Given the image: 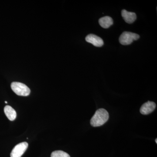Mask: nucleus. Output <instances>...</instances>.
<instances>
[{
  "mask_svg": "<svg viewBox=\"0 0 157 157\" xmlns=\"http://www.w3.org/2000/svg\"><path fill=\"white\" fill-rule=\"evenodd\" d=\"M109 117V113L106 109H98L91 119V125L94 127L101 126L108 121Z\"/></svg>",
  "mask_w": 157,
  "mask_h": 157,
  "instance_id": "nucleus-1",
  "label": "nucleus"
},
{
  "mask_svg": "<svg viewBox=\"0 0 157 157\" xmlns=\"http://www.w3.org/2000/svg\"><path fill=\"white\" fill-rule=\"evenodd\" d=\"M11 87L12 90L18 96H28L30 94V89L26 85L21 82H12Z\"/></svg>",
  "mask_w": 157,
  "mask_h": 157,
  "instance_id": "nucleus-2",
  "label": "nucleus"
},
{
  "mask_svg": "<svg viewBox=\"0 0 157 157\" xmlns=\"http://www.w3.org/2000/svg\"><path fill=\"white\" fill-rule=\"evenodd\" d=\"M140 38L139 35L131 32H124L121 35L119 42L123 45H128L131 44L134 40H137Z\"/></svg>",
  "mask_w": 157,
  "mask_h": 157,
  "instance_id": "nucleus-3",
  "label": "nucleus"
},
{
  "mask_svg": "<svg viewBox=\"0 0 157 157\" xmlns=\"http://www.w3.org/2000/svg\"><path fill=\"white\" fill-rule=\"evenodd\" d=\"M28 147V143L21 142L14 147L11 152V157H21L24 153Z\"/></svg>",
  "mask_w": 157,
  "mask_h": 157,
  "instance_id": "nucleus-4",
  "label": "nucleus"
},
{
  "mask_svg": "<svg viewBox=\"0 0 157 157\" xmlns=\"http://www.w3.org/2000/svg\"><path fill=\"white\" fill-rule=\"evenodd\" d=\"M86 41L96 47H101L104 45L103 39L94 34H89L85 38Z\"/></svg>",
  "mask_w": 157,
  "mask_h": 157,
  "instance_id": "nucleus-5",
  "label": "nucleus"
},
{
  "mask_svg": "<svg viewBox=\"0 0 157 157\" xmlns=\"http://www.w3.org/2000/svg\"><path fill=\"white\" fill-rule=\"evenodd\" d=\"M156 108V104L154 102L148 101L143 104L140 108V112L144 115L151 113Z\"/></svg>",
  "mask_w": 157,
  "mask_h": 157,
  "instance_id": "nucleus-6",
  "label": "nucleus"
},
{
  "mask_svg": "<svg viewBox=\"0 0 157 157\" xmlns=\"http://www.w3.org/2000/svg\"><path fill=\"white\" fill-rule=\"evenodd\" d=\"M121 15L125 22L128 24L133 23L137 18V16L135 13L129 12L124 9L121 11Z\"/></svg>",
  "mask_w": 157,
  "mask_h": 157,
  "instance_id": "nucleus-7",
  "label": "nucleus"
},
{
  "mask_svg": "<svg viewBox=\"0 0 157 157\" xmlns=\"http://www.w3.org/2000/svg\"><path fill=\"white\" fill-rule=\"evenodd\" d=\"M4 112L8 118L11 121L14 120L17 116L15 110L9 105H7L4 108Z\"/></svg>",
  "mask_w": 157,
  "mask_h": 157,
  "instance_id": "nucleus-8",
  "label": "nucleus"
},
{
  "mask_svg": "<svg viewBox=\"0 0 157 157\" xmlns=\"http://www.w3.org/2000/svg\"><path fill=\"white\" fill-rule=\"evenodd\" d=\"M99 23L103 28L108 29L113 24V20L109 16H105L99 20Z\"/></svg>",
  "mask_w": 157,
  "mask_h": 157,
  "instance_id": "nucleus-9",
  "label": "nucleus"
},
{
  "mask_svg": "<svg viewBox=\"0 0 157 157\" xmlns=\"http://www.w3.org/2000/svg\"><path fill=\"white\" fill-rule=\"evenodd\" d=\"M51 157H70V155L62 151H56L52 152Z\"/></svg>",
  "mask_w": 157,
  "mask_h": 157,
  "instance_id": "nucleus-10",
  "label": "nucleus"
},
{
  "mask_svg": "<svg viewBox=\"0 0 157 157\" xmlns=\"http://www.w3.org/2000/svg\"><path fill=\"white\" fill-rule=\"evenodd\" d=\"M155 142H156V143H157V139H156V140H155Z\"/></svg>",
  "mask_w": 157,
  "mask_h": 157,
  "instance_id": "nucleus-11",
  "label": "nucleus"
},
{
  "mask_svg": "<svg viewBox=\"0 0 157 157\" xmlns=\"http://www.w3.org/2000/svg\"><path fill=\"white\" fill-rule=\"evenodd\" d=\"M5 103H6V104H7V103H8V102H7V101H5Z\"/></svg>",
  "mask_w": 157,
  "mask_h": 157,
  "instance_id": "nucleus-12",
  "label": "nucleus"
}]
</instances>
